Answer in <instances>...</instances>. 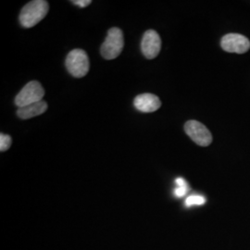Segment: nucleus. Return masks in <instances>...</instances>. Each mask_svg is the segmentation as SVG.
Here are the masks:
<instances>
[{
  "label": "nucleus",
  "mask_w": 250,
  "mask_h": 250,
  "mask_svg": "<svg viewBox=\"0 0 250 250\" xmlns=\"http://www.w3.org/2000/svg\"><path fill=\"white\" fill-rule=\"evenodd\" d=\"M49 5L45 0H34L26 4L20 14V22L25 28L36 26L48 12Z\"/></svg>",
  "instance_id": "f257e3e1"
},
{
  "label": "nucleus",
  "mask_w": 250,
  "mask_h": 250,
  "mask_svg": "<svg viewBox=\"0 0 250 250\" xmlns=\"http://www.w3.org/2000/svg\"><path fill=\"white\" fill-rule=\"evenodd\" d=\"M125 41L124 34L120 28H111L107 32V36L101 45V55L106 60H114L120 56L124 49Z\"/></svg>",
  "instance_id": "f03ea898"
},
{
  "label": "nucleus",
  "mask_w": 250,
  "mask_h": 250,
  "mask_svg": "<svg viewBox=\"0 0 250 250\" xmlns=\"http://www.w3.org/2000/svg\"><path fill=\"white\" fill-rule=\"evenodd\" d=\"M65 65L68 72L75 78H82L85 76L89 71V59L85 51L76 48L68 54Z\"/></svg>",
  "instance_id": "7ed1b4c3"
},
{
  "label": "nucleus",
  "mask_w": 250,
  "mask_h": 250,
  "mask_svg": "<svg viewBox=\"0 0 250 250\" xmlns=\"http://www.w3.org/2000/svg\"><path fill=\"white\" fill-rule=\"evenodd\" d=\"M45 96V90L42 84L37 81H32L21 90L16 96L15 104L19 107H25L42 101Z\"/></svg>",
  "instance_id": "20e7f679"
},
{
  "label": "nucleus",
  "mask_w": 250,
  "mask_h": 250,
  "mask_svg": "<svg viewBox=\"0 0 250 250\" xmlns=\"http://www.w3.org/2000/svg\"><path fill=\"white\" fill-rule=\"evenodd\" d=\"M188 136L200 146H208L212 142V135L205 125L197 121H188L185 125Z\"/></svg>",
  "instance_id": "39448f33"
},
{
  "label": "nucleus",
  "mask_w": 250,
  "mask_h": 250,
  "mask_svg": "<svg viewBox=\"0 0 250 250\" xmlns=\"http://www.w3.org/2000/svg\"><path fill=\"white\" fill-rule=\"evenodd\" d=\"M221 45L226 52L244 54L250 50V41L239 34H228L222 38Z\"/></svg>",
  "instance_id": "423d86ee"
},
{
  "label": "nucleus",
  "mask_w": 250,
  "mask_h": 250,
  "mask_svg": "<svg viewBox=\"0 0 250 250\" xmlns=\"http://www.w3.org/2000/svg\"><path fill=\"white\" fill-rule=\"evenodd\" d=\"M141 49L143 55L148 60L155 59L161 49V39L159 34L154 30H148L144 34Z\"/></svg>",
  "instance_id": "0eeeda50"
},
{
  "label": "nucleus",
  "mask_w": 250,
  "mask_h": 250,
  "mask_svg": "<svg viewBox=\"0 0 250 250\" xmlns=\"http://www.w3.org/2000/svg\"><path fill=\"white\" fill-rule=\"evenodd\" d=\"M135 108L141 112L150 113L158 110L161 106V99L156 95L145 93L137 96L134 100Z\"/></svg>",
  "instance_id": "6e6552de"
},
{
  "label": "nucleus",
  "mask_w": 250,
  "mask_h": 250,
  "mask_svg": "<svg viewBox=\"0 0 250 250\" xmlns=\"http://www.w3.org/2000/svg\"><path fill=\"white\" fill-rule=\"evenodd\" d=\"M46 109H47V104L46 102L42 100L40 102H37L32 105L19 107L17 115L19 118L22 120H27V119H31V118L43 114Z\"/></svg>",
  "instance_id": "1a4fd4ad"
},
{
  "label": "nucleus",
  "mask_w": 250,
  "mask_h": 250,
  "mask_svg": "<svg viewBox=\"0 0 250 250\" xmlns=\"http://www.w3.org/2000/svg\"><path fill=\"white\" fill-rule=\"evenodd\" d=\"M177 188L174 190V195L177 197H185L188 191V185L184 178H177L175 180Z\"/></svg>",
  "instance_id": "9d476101"
},
{
  "label": "nucleus",
  "mask_w": 250,
  "mask_h": 250,
  "mask_svg": "<svg viewBox=\"0 0 250 250\" xmlns=\"http://www.w3.org/2000/svg\"><path fill=\"white\" fill-rule=\"evenodd\" d=\"M206 198L202 196L198 195H193L187 198L186 200V206L187 207H192V206H201L205 204Z\"/></svg>",
  "instance_id": "9b49d317"
},
{
  "label": "nucleus",
  "mask_w": 250,
  "mask_h": 250,
  "mask_svg": "<svg viewBox=\"0 0 250 250\" xmlns=\"http://www.w3.org/2000/svg\"><path fill=\"white\" fill-rule=\"evenodd\" d=\"M12 143L11 137L8 134H0V151L4 152L8 150Z\"/></svg>",
  "instance_id": "f8f14e48"
},
{
  "label": "nucleus",
  "mask_w": 250,
  "mask_h": 250,
  "mask_svg": "<svg viewBox=\"0 0 250 250\" xmlns=\"http://www.w3.org/2000/svg\"><path fill=\"white\" fill-rule=\"evenodd\" d=\"M72 4L80 7V8H85L88 7L90 4L92 3L91 0H72Z\"/></svg>",
  "instance_id": "ddd939ff"
}]
</instances>
